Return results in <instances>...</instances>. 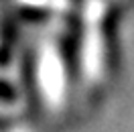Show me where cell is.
<instances>
[{
  "instance_id": "3957f363",
  "label": "cell",
  "mask_w": 134,
  "mask_h": 132,
  "mask_svg": "<svg viewBox=\"0 0 134 132\" xmlns=\"http://www.w3.org/2000/svg\"><path fill=\"white\" fill-rule=\"evenodd\" d=\"M14 39H12V29L6 14L0 8V71L12 73L14 67Z\"/></svg>"
},
{
  "instance_id": "7a4b0ae2",
  "label": "cell",
  "mask_w": 134,
  "mask_h": 132,
  "mask_svg": "<svg viewBox=\"0 0 134 132\" xmlns=\"http://www.w3.org/2000/svg\"><path fill=\"white\" fill-rule=\"evenodd\" d=\"M23 87L10 73L0 71V116H10L23 108Z\"/></svg>"
},
{
  "instance_id": "6da1fadb",
  "label": "cell",
  "mask_w": 134,
  "mask_h": 132,
  "mask_svg": "<svg viewBox=\"0 0 134 132\" xmlns=\"http://www.w3.org/2000/svg\"><path fill=\"white\" fill-rule=\"evenodd\" d=\"M61 16H49L29 49V85L37 106L47 118L63 114L73 81V43Z\"/></svg>"
}]
</instances>
